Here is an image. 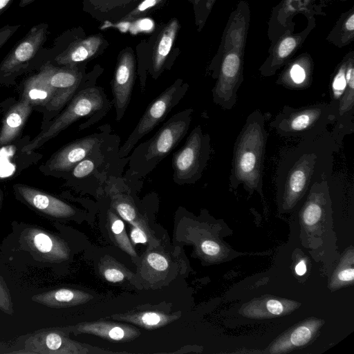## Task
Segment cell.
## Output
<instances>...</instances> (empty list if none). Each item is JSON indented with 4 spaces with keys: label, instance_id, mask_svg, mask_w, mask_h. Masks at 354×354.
<instances>
[{
    "label": "cell",
    "instance_id": "obj_4",
    "mask_svg": "<svg viewBox=\"0 0 354 354\" xmlns=\"http://www.w3.org/2000/svg\"><path fill=\"white\" fill-rule=\"evenodd\" d=\"M193 112L187 108L173 115L152 137L133 148L124 177L140 180L154 170L186 136Z\"/></svg>",
    "mask_w": 354,
    "mask_h": 354
},
{
    "label": "cell",
    "instance_id": "obj_25",
    "mask_svg": "<svg viewBox=\"0 0 354 354\" xmlns=\"http://www.w3.org/2000/svg\"><path fill=\"white\" fill-rule=\"evenodd\" d=\"M178 29L179 24L176 19H174L165 27L158 39L150 68V73L154 80L160 75L165 68L167 58Z\"/></svg>",
    "mask_w": 354,
    "mask_h": 354
},
{
    "label": "cell",
    "instance_id": "obj_31",
    "mask_svg": "<svg viewBox=\"0 0 354 354\" xmlns=\"http://www.w3.org/2000/svg\"><path fill=\"white\" fill-rule=\"evenodd\" d=\"M129 319V322L142 326L153 328L167 324L169 320V317L156 312H145L131 315Z\"/></svg>",
    "mask_w": 354,
    "mask_h": 354
},
{
    "label": "cell",
    "instance_id": "obj_12",
    "mask_svg": "<svg viewBox=\"0 0 354 354\" xmlns=\"http://www.w3.org/2000/svg\"><path fill=\"white\" fill-rule=\"evenodd\" d=\"M111 132L109 124L99 126L95 132L75 140L55 152L40 170L46 175L64 178Z\"/></svg>",
    "mask_w": 354,
    "mask_h": 354
},
{
    "label": "cell",
    "instance_id": "obj_40",
    "mask_svg": "<svg viewBox=\"0 0 354 354\" xmlns=\"http://www.w3.org/2000/svg\"><path fill=\"white\" fill-rule=\"evenodd\" d=\"M104 277L106 281L112 283L122 281L125 278L123 272L115 268H109L103 272Z\"/></svg>",
    "mask_w": 354,
    "mask_h": 354
},
{
    "label": "cell",
    "instance_id": "obj_35",
    "mask_svg": "<svg viewBox=\"0 0 354 354\" xmlns=\"http://www.w3.org/2000/svg\"><path fill=\"white\" fill-rule=\"evenodd\" d=\"M0 310L8 315L13 314L11 296L5 281L0 276Z\"/></svg>",
    "mask_w": 354,
    "mask_h": 354
},
{
    "label": "cell",
    "instance_id": "obj_42",
    "mask_svg": "<svg viewBox=\"0 0 354 354\" xmlns=\"http://www.w3.org/2000/svg\"><path fill=\"white\" fill-rule=\"evenodd\" d=\"M131 239L134 243H146L148 234L142 230L133 227L131 231Z\"/></svg>",
    "mask_w": 354,
    "mask_h": 354
},
{
    "label": "cell",
    "instance_id": "obj_8",
    "mask_svg": "<svg viewBox=\"0 0 354 354\" xmlns=\"http://www.w3.org/2000/svg\"><path fill=\"white\" fill-rule=\"evenodd\" d=\"M211 138L200 124L187 136L183 146L173 153V180L179 185L194 184L202 177L211 154Z\"/></svg>",
    "mask_w": 354,
    "mask_h": 354
},
{
    "label": "cell",
    "instance_id": "obj_16",
    "mask_svg": "<svg viewBox=\"0 0 354 354\" xmlns=\"http://www.w3.org/2000/svg\"><path fill=\"white\" fill-rule=\"evenodd\" d=\"M344 57L346 87L337 102L335 122L330 131L339 146L344 138L354 131V51L350 50Z\"/></svg>",
    "mask_w": 354,
    "mask_h": 354
},
{
    "label": "cell",
    "instance_id": "obj_38",
    "mask_svg": "<svg viewBox=\"0 0 354 354\" xmlns=\"http://www.w3.org/2000/svg\"><path fill=\"white\" fill-rule=\"evenodd\" d=\"M162 0H143L138 6L133 10L129 15L126 16V19L134 18L137 16L140 15L142 13L146 12V10L151 9Z\"/></svg>",
    "mask_w": 354,
    "mask_h": 354
},
{
    "label": "cell",
    "instance_id": "obj_19",
    "mask_svg": "<svg viewBox=\"0 0 354 354\" xmlns=\"http://www.w3.org/2000/svg\"><path fill=\"white\" fill-rule=\"evenodd\" d=\"M82 348L62 330L46 328L29 335L24 341V350L18 353L73 354L82 353Z\"/></svg>",
    "mask_w": 354,
    "mask_h": 354
},
{
    "label": "cell",
    "instance_id": "obj_10",
    "mask_svg": "<svg viewBox=\"0 0 354 354\" xmlns=\"http://www.w3.org/2000/svg\"><path fill=\"white\" fill-rule=\"evenodd\" d=\"M245 48V44H241L230 48L210 71L216 80L212 100L224 110L232 109L237 102V93L243 82Z\"/></svg>",
    "mask_w": 354,
    "mask_h": 354
},
{
    "label": "cell",
    "instance_id": "obj_32",
    "mask_svg": "<svg viewBox=\"0 0 354 354\" xmlns=\"http://www.w3.org/2000/svg\"><path fill=\"white\" fill-rule=\"evenodd\" d=\"M216 1V0H194L196 23L199 30L204 26Z\"/></svg>",
    "mask_w": 354,
    "mask_h": 354
},
{
    "label": "cell",
    "instance_id": "obj_3",
    "mask_svg": "<svg viewBox=\"0 0 354 354\" xmlns=\"http://www.w3.org/2000/svg\"><path fill=\"white\" fill-rule=\"evenodd\" d=\"M98 75L94 73L65 108L37 136L22 147V151L32 152L39 148L80 119H87L79 127L80 130H84L99 122L108 113L113 102L106 96L104 88L96 85Z\"/></svg>",
    "mask_w": 354,
    "mask_h": 354
},
{
    "label": "cell",
    "instance_id": "obj_11",
    "mask_svg": "<svg viewBox=\"0 0 354 354\" xmlns=\"http://www.w3.org/2000/svg\"><path fill=\"white\" fill-rule=\"evenodd\" d=\"M43 79L55 91V97L44 114L42 129L48 125L68 104L75 94L92 77L86 74L84 65L56 66L45 64L39 69Z\"/></svg>",
    "mask_w": 354,
    "mask_h": 354
},
{
    "label": "cell",
    "instance_id": "obj_44",
    "mask_svg": "<svg viewBox=\"0 0 354 354\" xmlns=\"http://www.w3.org/2000/svg\"><path fill=\"white\" fill-rule=\"evenodd\" d=\"M337 277L339 280L343 281H352L354 277V270L353 268H348L342 270Z\"/></svg>",
    "mask_w": 354,
    "mask_h": 354
},
{
    "label": "cell",
    "instance_id": "obj_6",
    "mask_svg": "<svg viewBox=\"0 0 354 354\" xmlns=\"http://www.w3.org/2000/svg\"><path fill=\"white\" fill-rule=\"evenodd\" d=\"M337 106L331 102L301 107L285 105L270 126L280 137L302 139L320 136L335 122Z\"/></svg>",
    "mask_w": 354,
    "mask_h": 354
},
{
    "label": "cell",
    "instance_id": "obj_37",
    "mask_svg": "<svg viewBox=\"0 0 354 354\" xmlns=\"http://www.w3.org/2000/svg\"><path fill=\"white\" fill-rule=\"evenodd\" d=\"M147 261L150 267L157 271H165L169 267L167 259L159 253H149L147 257Z\"/></svg>",
    "mask_w": 354,
    "mask_h": 354
},
{
    "label": "cell",
    "instance_id": "obj_29",
    "mask_svg": "<svg viewBox=\"0 0 354 354\" xmlns=\"http://www.w3.org/2000/svg\"><path fill=\"white\" fill-rule=\"evenodd\" d=\"M109 217L111 232L119 246L129 254L136 257V252L127 235L122 220L111 210L109 211Z\"/></svg>",
    "mask_w": 354,
    "mask_h": 354
},
{
    "label": "cell",
    "instance_id": "obj_43",
    "mask_svg": "<svg viewBox=\"0 0 354 354\" xmlns=\"http://www.w3.org/2000/svg\"><path fill=\"white\" fill-rule=\"evenodd\" d=\"M267 308L273 315H280L283 310L282 304L276 299H270L266 304Z\"/></svg>",
    "mask_w": 354,
    "mask_h": 354
},
{
    "label": "cell",
    "instance_id": "obj_27",
    "mask_svg": "<svg viewBox=\"0 0 354 354\" xmlns=\"http://www.w3.org/2000/svg\"><path fill=\"white\" fill-rule=\"evenodd\" d=\"M75 332L92 333L103 338L120 341L128 339L136 335L137 330L126 326L106 322L86 323L76 326ZM74 332V333H75Z\"/></svg>",
    "mask_w": 354,
    "mask_h": 354
},
{
    "label": "cell",
    "instance_id": "obj_33",
    "mask_svg": "<svg viewBox=\"0 0 354 354\" xmlns=\"http://www.w3.org/2000/svg\"><path fill=\"white\" fill-rule=\"evenodd\" d=\"M135 0H86L92 6L93 11L106 13L115 10L117 7L127 5Z\"/></svg>",
    "mask_w": 354,
    "mask_h": 354
},
{
    "label": "cell",
    "instance_id": "obj_9",
    "mask_svg": "<svg viewBox=\"0 0 354 354\" xmlns=\"http://www.w3.org/2000/svg\"><path fill=\"white\" fill-rule=\"evenodd\" d=\"M189 87L187 83L178 79L149 104L133 131L120 146V158L129 156L136 145L165 120L172 109L184 97Z\"/></svg>",
    "mask_w": 354,
    "mask_h": 354
},
{
    "label": "cell",
    "instance_id": "obj_24",
    "mask_svg": "<svg viewBox=\"0 0 354 354\" xmlns=\"http://www.w3.org/2000/svg\"><path fill=\"white\" fill-rule=\"evenodd\" d=\"M55 97V91L43 79L38 72L31 75L24 83L21 98H24L33 108L44 109V114L49 109Z\"/></svg>",
    "mask_w": 354,
    "mask_h": 354
},
{
    "label": "cell",
    "instance_id": "obj_41",
    "mask_svg": "<svg viewBox=\"0 0 354 354\" xmlns=\"http://www.w3.org/2000/svg\"><path fill=\"white\" fill-rule=\"evenodd\" d=\"M203 252L208 256H215L220 252V246L213 241L207 240L203 241L201 245Z\"/></svg>",
    "mask_w": 354,
    "mask_h": 354
},
{
    "label": "cell",
    "instance_id": "obj_17",
    "mask_svg": "<svg viewBox=\"0 0 354 354\" xmlns=\"http://www.w3.org/2000/svg\"><path fill=\"white\" fill-rule=\"evenodd\" d=\"M19 241L24 249L46 261L59 262L69 255V250L61 239L38 227L25 228Z\"/></svg>",
    "mask_w": 354,
    "mask_h": 354
},
{
    "label": "cell",
    "instance_id": "obj_5",
    "mask_svg": "<svg viewBox=\"0 0 354 354\" xmlns=\"http://www.w3.org/2000/svg\"><path fill=\"white\" fill-rule=\"evenodd\" d=\"M120 147L119 136L111 132L63 178L66 184L100 196L106 181L122 176L129 162V156L120 157Z\"/></svg>",
    "mask_w": 354,
    "mask_h": 354
},
{
    "label": "cell",
    "instance_id": "obj_21",
    "mask_svg": "<svg viewBox=\"0 0 354 354\" xmlns=\"http://www.w3.org/2000/svg\"><path fill=\"white\" fill-rule=\"evenodd\" d=\"M276 83L290 89L306 88L312 83L314 63L311 55L304 53L284 66Z\"/></svg>",
    "mask_w": 354,
    "mask_h": 354
},
{
    "label": "cell",
    "instance_id": "obj_36",
    "mask_svg": "<svg viewBox=\"0 0 354 354\" xmlns=\"http://www.w3.org/2000/svg\"><path fill=\"white\" fill-rule=\"evenodd\" d=\"M311 335V330L306 326H301L292 332L290 341L295 346H302L310 340Z\"/></svg>",
    "mask_w": 354,
    "mask_h": 354
},
{
    "label": "cell",
    "instance_id": "obj_49",
    "mask_svg": "<svg viewBox=\"0 0 354 354\" xmlns=\"http://www.w3.org/2000/svg\"><path fill=\"white\" fill-rule=\"evenodd\" d=\"M337 1H348V0H337Z\"/></svg>",
    "mask_w": 354,
    "mask_h": 354
},
{
    "label": "cell",
    "instance_id": "obj_34",
    "mask_svg": "<svg viewBox=\"0 0 354 354\" xmlns=\"http://www.w3.org/2000/svg\"><path fill=\"white\" fill-rule=\"evenodd\" d=\"M322 209L319 204L314 200L310 201L303 212V219L305 224L313 225L321 218Z\"/></svg>",
    "mask_w": 354,
    "mask_h": 354
},
{
    "label": "cell",
    "instance_id": "obj_23",
    "mask_svg": "<svg viewBox=\"0 0 354 354\" xmlns=\"http://www.w3.org/2000/svg\"><path fill=\"white\" fill-rule=\"evenodd\" d=\"M32 109L28 100L21 97L8 109L0 129V147L11 144L17 139Z\"/></svg>",
    "mask_w": 354,
    "mask_h": 354
},
{
    "label": "cell",
    "instance_id": "obj_30",
    "mask_svg": "<svg viewBox=\"0 0 354 354\" xmlns=\"http://www.w3.org/2000/svg\"><path fill=\"white\" fill-rule=\"evenodd\" d=\"M346 60L344 57L336 66L330 82V102L337 106V102L343 93L346 87L345 79Z\"/></svg>",
    "mask_w": 354,
    "mask_h": 354
},
{
    "label": "cell",
    "instance_id": "obj_39",
    "mask_svg": "<svg viewBox=\"0 0 354 354\" xmlns=\"http://www.w3.org/2000/svg\"><path fill=\"white\" fill-rule=\"evenodd\" d=\"M20 27V24L14 26L7 24L0 28V49Z\"/></svg>",
    "mask_w": 354,
    "mask_h": 354
},
{
    "label": "cell",
    "instance_id": "obj_18",
    "mask_svg": "<svg viewBox=\"0 0 354 354\" xmlns=\"http://www.w3.org/2000/svg\"><path fill=\"white\" fill-rule=\"evenodd\" d=\"M16 198L37 212L53 218H68L76 214V209L61 199L35 187L15 184Z\"/></svg>",
    "mask_w": 354,
    "mask_h": 354
},
{
    "label": "cell",
    "instance_id": "obj_22",
    "mask_svg": "<svg viewBox=\"0 0 354 354\" xmlns=\"http://www.w3.org/2000/svg\"><path fill=\"white\" fill-rule=\"evenodd\" d=\"M102 43V38L97 35L73 41L46 64L68 67L82 64L93 57L101 50Z\"/></svg>",
    "mask_w": 354,
    "mask_h": 354
},
{
    "label": "cell",
    "instance_id": "obj_2",
    "mask_svg": "<svg viewBox=\"0 0 354 354\" xmlns=\"http://www.w3.org/2000/svg\"><path fill=\"white\" fill-rule=\"evenodd\" d=\"M259 109L246 118L235 140L229 183L231 189L242 185L249 192H262L263 170L268 133Z\"/></svg>",
    "mask_w": 354,
    "mask_h": 354
},
{
    "label": "cell",
    "instance_id": "obj_28",
    "mask_svg": "<svg viewBox=\"0 0 354 354\" xmlns=\"http://www.w3.org/2000/svg\"><path fill=\"white\" fill-rule=\"evenodd\" d=\"M326 40L338 48L346 46L353 41L354 6L340 15Z\"/></svg>",
    "mask_w": 354,
    "mask_h": 354
},
{
    "label": "cell",
    "instance_id": "obj_7",
    "mask_svg": "<svg viewBox=\"0 0 354 354\" xmlns=\"http://www.w3.org/2000/svg\"><path fill=\"white\" fill-rule=\"evenodd\" d=\"M48 28L46 23L32 26L9 51L0 64V84H13L19 76L42 66L40 53Z\"/></svg>",
    "mask_w": 354,
    "mask_h": 354
},
{
    "label": "cell",
    "instance_id": "obj_15",
    "mask_svg": "<svg viewBox=\"0 0 354 354\" xmlns=\"http://www.w3.org/2000/svg\"><path fill=\"white\" fill-rule=\"evenodd\" d=\"M136 60L131 49H126L120 55L111 82L113 105L115 120H122L130 103L136 76Z\"/></svg>",
    "mask_w": 354,
    "mask_h": 354
},
{
    "label": "cell",
    "instance_id": "obj_46",
    "mask_svg": "<svg viewBox=\"0 0 354 354\" xmlns=\"http://www.w3.org/2000/svg\"><path fill=\"white\" fill-rule=\"evenodd\" d=\"M295 272L298 275H303L306 272V266L304 261H301L295 267Z\"/></svg>",
    "mask_w": 354,
    "mask_h": 354
},
{
    "label": "cell",
    "instance_id": "obj_48",
    "mask_svg": "<svg viewBox=\"0 0 354 354\" xmlns=\"http://www.w3.org/2000/svg\"><path fill=\"white\" fill-rule=\"evenodd\" d=\"M1 198H2L1 192L0 190V204H1Z\"/></svg>",
    "mask_w": 354,
    "mask_h": 354
},
{
    "label": "cell",
    "instance_id": "obj_20",
    "mask_svg": "<svg viewBox=\"0 0 354 354\" xmlns=\"http://www.w3.org/2000/svg\"><path fill=\"white\" fill-rule=\"evenodd\" d=\"M250 24V6L246 1L241 0L229 17L217 53L208 67L209 72L225 52L236 45L246 44Z\"/></svg>",
    "mask_w": 354,
    "mask_h": 354
},
{
    "label": "cell",
    "instance_id": "obj_1",
    "mask_svg": "<svg viewBox=\"0 0 354 354\" xmlns=\"http://www.w3.org/2000/svg\"><path fill=\"white\" fill-rule=\"evenodd\" d=\"M339 147L328 131L299 139L297 145L281 153L274 183L288 206L292 205L314 182L332 175L334 153Z\"/></svg>",
    "mask_w": 354,
    "mask_h": 354
},
{
    "label": "cell",
    "instance_id": "obj_45",
    "mask_svg": "<svg viewBox=\"0 0 354 354\" xmlns=\"http://www.w3.org/2000/svg\"><path fill=\"white\" fill-rule=\"evenodd\" d=\"M14 0H0V17L11 6Z\"/></svg>",
    "mask_w": 354,
    "mask_h": 354
},
{
    "label": "cell",
    "instance_id": "obj_14",
    "mask_svg": "<svg viewBox=\"0 0 354 354\" xmlns=\"http://www.w3.org/2000/svg\"><path fill=\"white\" fill-rule=\"evenodd\" d=\"M316 0H281L273 7L268 21V35L271 43L286 32L295 30L293 17L304 15L306 19L316 15H325L323 5H317Z\"/></svg>",
    "mask_w": 354,
    "mask_h": 354
},
{
    "label": "cell",
    "instance_id": "obj_47",
    "mask_svg": "<svg viewBox=\"0 0 354 354\" xmlns=\"http://www.w3.org/2000/svg\"><path fill=\"white\" fill-rule=\"evenodd\" d=\"M35 1H36V0H20L19 6L21 8H24V7L30 5V3L34 2Z\"/></svg>",
    "mask_w": 354,
    "mask_h": 354
},
{
    "label": "cell",
    "instance_id": "obj_13",
    "mask_svg": "<svg viewBox=\"0 0 354 354\" xmlns=\"http://www.w3.org/2000/svg\"><path fill=\"white\" fill-rule=\"evenodd\" d=\"M316 26L315 17L307 19L306 26L300 32H286L277 38L268 49V55L259 71L262 77H268L287 64L301 47L307 37Z\"/></svg>",
    "mask_w": 354,
    "mask_h": 354
},
{
    "label": "cell",
    "instance_id": "obj_26",
    "mask_svg": "<svg viewBox=\"0 0 354 354\" xmlns=\"http://www.w3.org/2000/svg\"><path fill=\"white\" fill-rule=\"evenodd\" d=\"M88 295L83 292L59 288L35 295L32 300L50 308H62L79 304L86 301Z\"/></svg>",
    "mask_w": 354,
    "mask_h": 354
}]
</instances>
